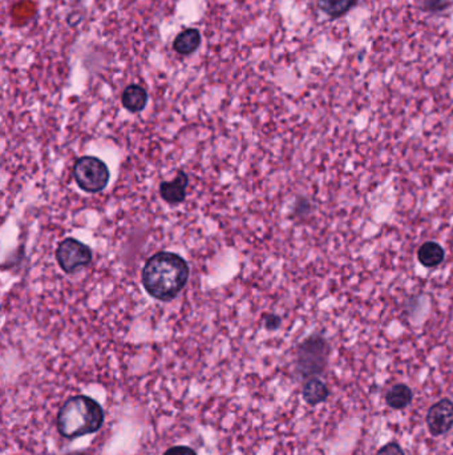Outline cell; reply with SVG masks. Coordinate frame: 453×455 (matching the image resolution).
I'll return each instance as SVG.
<instances>
[{
  "label": "cell",
  "mask_w": 453,
  "mask_h": 455,
  "mask_svg": "<svg viewBox=\"0 0 453 455\" xmlns=\"http://www.w3.org/2000/svg\"><path fill=\"white\" fill-rule=\"evenodd\" d=\"M189 280V265L172 252H160L147 261L142 283L153 298L164 303L174 300Z\"/></svg>",
  "instance_id": "cell-1"
},
{
  "label": "cell",
  "mask_w": 453,
  "mask_h": 455,
  "mask_svg": "<svg viewBox=\"0 0 453 455\" xmlns=\"http://www.w3.org/2000/svg\"><path fill=\"white\" fill-rule=\"evenodd\" d=\"M104 422L100 403L86 395H76L64 402L57 415V430L65 438L74 439L96 433Z\"/></svg>",
  "instance_id": "cell-2"
},
{
  "label": "cell",
  "mask_w": 453,
  "mask_h": 455,
  "mask_svg": "<svg viewBox=\"0 0 453 455\" xmlns=\"http://www.w3.org/2000/svg\"><path fill=\"white\" fill-rule=\"evenodd\" d=\"M77 185L88 193L101 192L109 181L107 164L93 156L80 157L74 167Z\"/></svg>",
  "instance_id": "cell-3"
},
{
  "label": "cell",
  "mask_w": 453,
  "mask_h": 455,
  "mask_svg": "<svg viewBox=\"0 0 453 455\" xmlns=\"http://www.w3.org/2000/svg\"><path fill=\"white\" fill-rule=\"evenodd\" d=\"M330 347L326 339L319 336L306 339L298 350V370L303 377L321 374L326 368Z\"/></svg>",
  "instance_id": "cell-4"
},
{
  "label": "cell",
  "mask_w": 453,
  "mask_h": 455,
  "mask_svg": "<svg viewBox=\"0 0 453 455\" xmlns=\"http://www.w3.org/2000/svg\"><path fill=\"white\" fill-rule=\"evenodd\" d=\"M56 260L65 273L71 274L89 265L92 261V250L79 240L68 237L60 242L56 250Z\"/></svg>",
  "instance_id": "cell-5"
},
{
  "label": "cell",
  "mask_w": 453,
  "mask_h": 455,
  "mask_svg": "<svg viewBox=\"0 0 453 455\" xmlns=\"http://www.w3.org/2000/svg\"><path fill=\"white\" fill-rule=\"evenodd\" d=\"M427 425L435 437L448 433L453 427V402L445 398L431 406L427 414Z\"/></svg>",
  "instance_id": "cell-6"
},
{
  "label": "cell",
  "mask_w": 453,
  "mask_h": 455,
  "mask_svg": "<svg viewBox=\"0 0 453 455\" xmlns=\"http://www.w3.org/2000/svg\"><path fill=\"white\" fill-rule=\"evenodd\" d=\"M188 184H189L188 174L185 172H178L177 177L173 181H164L160 184V195L166 203L172 206L181 204L186 196Z\"/></svg>",
  "instance_id": "cell-7"
},
{
  "label": "cell",
  "mask_w": 453,
  "mask_h": 455,
  "mask_svg": "<svg viewBox=\"0 0 453 455\" xmlns=\"http://www.w3.org/2000/svg\"><path fill=\"white\" fill-rule=\"evenodd\" d=\"M122 106L128 109L130 112H140L147 107L148 104V94L144 88L137 84H132L124 89L122 92Z\"/></svg>",
  "instance_id": "cell-8"
},
{
  "label": "cell",
  "mask_w": 453,
  "mask_h": 455,
  "mask_svg": "<svg viewBox=\"0 0 453 455\" xmlns=\"http://www.w3.org/2000/svg\"><path fill=\"white\" fill-rule=\"evenodd\" d=\"M444 257L445 252L442 249V245L435 241H428L423 244L418 252V260L420 261L421 265L425 268H435L440 265Z\"/></svg>",
  "instance_id": "cell-9"
},
{
  "label": "cell",
  "mask_w": 453,
  "mask_h": 455,
  "mask_svg": "<svg viewBox=\"0 0 453 455\" xmlns=\"http://www.w3.org/2000/svg\"><path fill=\"white\" fill-rule=\"evenodd\" d=\"M200 44H201V33L195 28H188L177 35L173 43V48L180 55H190L200 47Z\"/></svg>",
  "instance_id": "cell-10"
},
{
  "label": "cell",
  "mask_w": 453,
  "mask_h": 455,
  "mask_svg": "<svg viewBox=\"0 0 453 455\" xmlns=\"http://www.w3.org/2000/svg\"><path fill=\"white\" fill-rule=\"evenodd\" d=\"M328 397V389L321 379H309L303 388V398L309 405H318L326 401Z\"/></svg>",
  "instance_id": "cell-11"
},
{
  "label": "cell",
  "mask_w": 453,
  "mask_h": 455,
  "mask_svg": "<svg viewBox=\"0 0 453 455\" xmlns=\"http://www.w3.org/2000/svg\"><path fill=\"white\" fill-rule=\"evenodd\" d=\"M412 397H413V394H412L410 388L407 385L399 383V385H395L394 388L389 389L386 401L392 409L400 410V409H404L410 405L412 402Z\"/></svg>",
  "instance_id": "cell-12"
},
{
  "label": "cell",
  "mask_w": 453,
  "mask_h": 455,
  "mask_svg": "<svg viewBox=\"0 0 453 455\" xmlns=\"http://www.w3.org/2000/svg\"><path fill=\"white\" fill-rule=\"evenodd\" d=\"M356 3L357 0H318L319 9L333 19L345 15Z\"/></svg>",
  "instance_id": "cell-13"
},
{
  "label": "cell",
  "mask_w": 453,
  "mask_h": 455,
  "mask_svg": "<svg viewBox=\"0 0 453 455\" xmlns=\"http://www.w3.org/2000/svg\"><path fill=\"white\" fill-rule=\"evenodd\" d=\"M421 11L440 13L449 7V0H418Z\"/></svg>",
  "instance_id": "cell-14"
},
{
  "label": "cell",
  "mask_w": 453,
  "mask_h": 455,
  "mask_svg": "<svg viewBox=\"0 0 453 455\" xmlns=\"http://www.w3.org/2000/svg\"><path fill=\"white\" fill-rule=\"evenodd\" d=\"M377 455H406L398 444H389L383 446Z\"/></svg>",
  "instance_id": "cell-15"
},
{
  "label": "cell",
  "mask_w": 453,
  "mask_h": 455,
  "mask_svg": "<svg viewBox=\"0 0 453 455\" xmlns=\"http://www.w3.org/2000/svg\"><path fill=\"white\" fill-rule=\"evenodd\" d=\"M164 455H197L195 450L188 446H174Z\"/></svg>",
  "instance_id": "cell-16"
}]
</instances>
